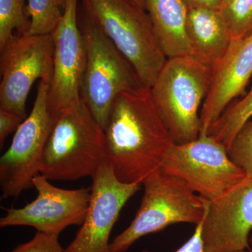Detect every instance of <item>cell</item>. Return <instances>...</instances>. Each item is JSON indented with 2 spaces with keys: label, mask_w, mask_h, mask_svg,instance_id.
I'll list each match as a JSON object with an SVG mask.
<instances>
[{
  "label": "cell",
  "mask_w": 252,
  "mask_h": 252,
  "mask_svg": "<svg viewBox=\"0 0 252 252\" xmlns=\"http://www.w3.org/2000/svg\"><path fill=\"white\" fill-rule=\"evenodd\" d=\"M106 159L125 183H142L161 167L174 144L149 88L123 93L104 128Z\"/></svg>",
  "instance_id": "1"
},
{
  "label": "cell",
  "mask_w": 252,
  "mask_h": 252,
  "mask_svg": "<svg viewBox=\"0 0 252 252\" xmlns=\"http://www.w3.org/2000/svg\"><path fill=\"white\" fill-rule=\"evenodd\" d=\"M106 160L104 129L82 97L55 118L39 174L49 180L93 177Z\"/></svg>",
  "instance_id": "2"
},
{
  "label": "cell",
  "mask_w": 252,
  "mask_h": 252,
  "mask_svg": "<svg viewBox=\"0 0 252 252\" xmlns=\"http://www.w3.org/2000/svg\"><path fill=\"white\" fill-rule=\"evenodd\" d=\"M213 69L192 55L167 59L150 88L159 115L174 144L198 138L200 108L211 86Z\"/></svg>",
  "instance_id": "3"
},
{
  "label": "cell",
  "mask_w": 252,
  "mask_h": 252,
  "mask_svg": "<svg viewBox=\"0 0 252 252\" xmlns=\"http://www.w3.org/2000/svg\"><path fill=\"white\" fill-rule=\"evenodd\" d=\"M83 9L152 87L167 61L144 8L132 0H81Z\"/></svg>",
  "instance_id": "4"
},
{
  "label": "cell",
  "mask_w": 252,
  "mask_h": 252,
  "mask_svg": "<svg viewBox=\"0 0 252 252\" xmlns=\"http://www.w3.org/2000/svg\"><path fill=\"white\" fill-rule=\"evenodd\" d=\"M78 17L86 51L81 97L104 129L117 96L144 86L130 62L85 10Z\"/></svg>",
  "instance_id": "5"
},
{
  "label": "cell",
  "mask_w": 252,
  "mask_h": 252,
  "mask_svg": "<svg viewBox=\"0 0 252 252\" xmlns=\"http://www.w3.org/2000/svg\"><path fill=\"white\" fill-rule=\"evenodd\" d=\"M143 197L129 226L110 243L111 252H126L136 241L179 223L198 225L203 220L206 200L178 177L160 169L142 182Z\"/></svg>",
  "instance_id": "6"
},
{
  "label": "cell",
  "mask_w": 252,
  "mask_h": 252,
  "mask_svg": "<svg viewBox=\"0 0 252 252\" xmlns=\"http://www.w3.org/2000/svg\"><path fill=\"white\" fill-rule=\"evenodd\" d=\"M160 170L185 181L194 192L209 201L216 200L246 178L232 161L226 147L210 135L167 151Z\"/></svg>",
  "instance_id": "7"
},
{
  "label": "cell",
  "mask_w": 252,
  "mask_h": 252,
  "mask_svg": "<svg viewBox=\"0 0 252 252\" xmlns=\"http://www.w3.org/2000/svg\"><path fill=\"white\" fill-rule=\"evenodd\" d=\"M50 84L39 81L31 114L15 131L12 142L0 158V187L2 198H18L33 187L39 174L44 147L54 117L49 107Z\"/></svg>",
  "instance_id": "8"
},
{
  "label": "cell",
  "mask_w": 252,
  "mask_h": 252,
  "mask_svg": "<svg viewBox=\"0 0 252 252\" xmlns=\"http://www.w3.org/2000/svg\"><path fill=\"white\" fill-rule=\"evenodd\" d=\"M0 51V109L24 120L33 84L38 79L51 84L54 72L52 35L15 34Z\"/></svg>",
  "instance_id": "9"
},
{
  "label": "cell",
  "mask_w": 252,
  "mask_h": 252,
  "mask_svg": "<svg viewBox=\"0 0 252 252\" xmlns=\"http://www.w3.org/2000/svg\"><path fill=\"white\" fill-rule=\"evenodd\" d=\"M90 203L84 222L64 252H111L109 237L126 203L142 183H125L117 178L107 159L92 177Z\"/></svg>",
  "instance_id": "10"
},
{
  "label": "cell",
  "mask_w": 252,
  "mask_h": 252,
  "mask_svg": "<svg viewBox=\"0 0 252 252\" xmlns=\"http://www.w3.org/2000/svg\"><path fill=\"white\" fill-rule=\"evenodd\" d=\"M39 174L33 179L36 198L21 208L6 209L0 227L31 226L37 231L60 235L70 225H81L85 219L91 189L69 190L53 185Z\"/></svg>",
  "instance_id": "11"
},
{
  "label": "cell",
  "mask_w": 252,
  "mask_h": 252,
  "mask_svg": "<svg viewBox=\"0 0 252 252\" xmlns=\"http://www.w3.org/2000/svg\"><path fill=\"white\" fill-rule=\"evenodd\" d=\"M79 0H66L63 18L52 33L54 72L49 102L54 119L81 98L85 69V41L78 17Z\"/></svg>",
  "instance_id": "12"
},
{
  "label": "cell",
  "mask_w": 252,
  "mask_h": 252,
  "mask_svg": "<svg viewBox=\"0 0 252 252\" xmlns=\"http://www.w3.org/2000/svg\"><path fill=\"white\" fill-rule=\"evenodd\" d=\"M252 230V180L246 177L216 200H206L202 239L207 252L250 250Z\"/></svg>",
  "instance_id": "13"
},
{
  "label": "cell",
  "mask_w": 252,
  "mask_h": 252,
  "mask_svg": "<svg viewBox=\"0 0 252 252\" xmlns=\"http://www.w3.org/2000/svg\"><path fill=\"white\" fill-rule=\"evenodd\" d=\"M212 69L211 86L200 109V135H207L233 99L245 93L252 77V33L232 40L224 56Z\"/></svg>",
  "instance_id": "14"
},
{
  "label": "cell",
  "mask_w": 252,
  "mask_h": 252,
  "mask_svg": "<svg viewBox=\"0 0 252 252\" xmlns=\"http://www.w3.org/2000/svg\"><path fill=\"white\" fill-rule=\"evenodd\" d=\"M186 33L191 55L212 68L229 48L231 38L220 11L188 9Z\"/></svg>",
  "instance_id": "15"
},
{
  "label": "cell",
  "mask_w": 252,
  "mask_h": 252,
  "mask_svg": "<svg viewBox=\"0 0 252 252\" xmlns=\"http://www.w3.org/2000/svg\"><path fill=\"white\" fill-rule=\"evenodd\" d=\"M158 43L167 59L191 55L187 33L188 9L181 0H144Z\"/></svg>",
  "instance_id": "16"
},
{
  "label": "cell",
  "mask_w": 252,
  "mask_h": 252,
  "mask_svg": "<svg viewBox=\"0 0 252 252\" xmlns=\"http://www.w3.org/2000/svg\"><path fill=\"white\" fill-rule=\"evenodd\" d=\"M252 118V86L243 98L231 104L210 127L207 135L223 144L228 150L232 141Z\"/></svg>",
  "instance_id": "17"
},
{
  "label": "cell",
  "mask_w": 252,
  "mask_h": 252,
  "mask_svg": "<svg viewBox=\"0 0 252 252\" xmlns=\"http://www.w3.org/2000/svg\"><path fill=\"white\" fill-rule=\"evenodd\" d=\"M66 0H28L26 14L31 35L52 34L63 18Z\"/></svg>",
  "instance_id": "18"
},
{
  "label": "cell",
  "mask_w": 252,
  "mask_h": 252,
  "mask_svg": "<svg viewBox=\"0 0 252 252\" xmlns=\"http://www.w3.org/2000/svg\"><path fill=\"white\" fill-rule=\"evenodd\" d=\"M30 22L24 0H0V49L16 34H27Z\"/></svg>",
  "instance_id": "19"
},
{
  "label": "cell",
  "mask_w": 252,
  "mask_h": 252,
  "mask_svg": "<svg viewBox=\"0 0 252 252\" xmlns=\"http://www.w3.org/2000/svg\"><path fill=\"white\" fill-rule=\"evenodd\" d=\"M231 40L252 33V0H233L220 10Z\"/></svg>",
  "instance_id": "20"
},
{
  "label": "cell",
  "mask_w": 252,
  "mask_h": 252,
  "mask_svg": "<svg viewBox=\"0 0 252 252\" xmlns=\"http://www.w3.org/2000/svg\"><path fill=\"white\" fill-rule=\"evenodd\" d=\"M227 151L232 161L252 180V120L239 130Z\"/></svg>",
  "instance_id": "21"
},
{
  "label": "cell",
  "mask_w": 252,
  "mask_h": 252,
  "mask_svg": "<svg viewBox=\"0 0 252 252\" xmlns=\"http://www.w3.org/2000/svg\"><path fill=\"white\" fill-rule=\"evenodd\" d=\"M59 237V235L37 231L29 242L21 244L9 252H64Z\"/></svg>",
  "instance_id": "22"
},
{
  "label": "cell",
  "mask_w": 252,
  "mask_h": 252,
  "mask_svg": "<svg viewBox=\"0 0 252 252\" xmlns=\"http://www.w3.org/2000/svg\"><path fill=\"white\" fill-rule=\"evenodd\" d=\"M23 119L14 113L0 109V147L2 148L6 137L17 130Z\"/></svg>",
  "instance_id": "23"
},
{
  "label": "cell",
  "mask_w": 252,
  "mask_h": 252,
  "mask_svg": "<svg viewBox=\"0 0 252 252\" xmlns=\"http://www.w3.org/2000/svg\"><path fill=\"white\" fill-rule=\"evenodd\" d=\"M202 220L196 225L195 232L190 239L175 252H207L204 247L202 239ZM142 252H151L143 250Z\"/></svg>",
  "instance_id": "24"
},
{
  "label": "cell",
  "mask_w": 252,
  "mask_h": 252,
  "mask_svg": "<svg viewBox=\"0 0 252 252\" xmlns=\"http://www.w3.org/2000/svg\"><path fill=\"white\" fill-rule=\"evenodd\" d=\"M187 9H208L220 11L223 7L225 0H181Z\"/></svg>",
  "instance_id": "25"
},
{
  "label": "cell",
  "mask_w": 252,
  "mask_h": 252,
  "mask_svg": "<svg viewBox=\"0 0 252 252\" xmlns=\"http://www.w3.org/2000/svg\"><path fill=\"white\" fill-rule=\"evenodd\" d=\"M132 1H135L136 4H138L139 6H142V7L144 8V0H132Z\"/></svg>",
  "instance_id": "26"
},
{
  "label": "cell",
  "mask_w": 252,
  "mask_h": 252,
  "mask_svg": "<svg viewBox=\"0 0 252 252\" xmlns=\"http://www.w3.org/2000/svg\"><path fill=\"white\" fill-rule=\"evenodd\" d=\"M250 250L252 252V235L250 238Z\"/></svg>",
  "instance_id": "27"
},
{
  "label": "cell",
  "mask_w": 252,
  "mask_h": 252,
  "mask_svg": "<svg viewBox=\"0 0 252 252\" xmlns=\"http://www.w3.org/2000/svg\"><path fill=\"white\" fill-rule=\"evenodd\" d=\"M233 1V0H225L224 6H225V5L228 4V3L230 2V1Z\"/></svg>",
  "instance_id": "28"
},
{
  "label": "cell",
  "mask_w": 252,
  "mask_h": 252,
  "mask_svg": "<svg viewBox=\"0 0 252 252\" xmlns=\"http://www.w3.org/2000/svg\"><path fill=\"white\" fill-rule=\"evenodd\" d=\"M247 252L246 251H242V252Z\"/></svg>",
  "instance_id": "29"
}]
</instances>
